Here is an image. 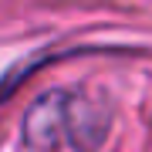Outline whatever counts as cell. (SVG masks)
I'll return each mask as SVG.
<instances>
[{
    "mask_svg": "<svg viewBox=\"0 0 152 152\" xmlns=\"http://www.w3.org/2000/svg\"><path fill=\"white\" fill-rule=\"evenodd\" d=\"M24 152H51L68 135V95L64 91H48L44 98L27 108L24 115Z\"/></svg>",
    "mask_w": 152,
    "mask_h": 152,
    "instance_id": "cell-1",
    "label": "cell"
},
{
    "mask_svg": "<svg viewBox=\"0 0 152 152\" xmlns=\"http://www.w3.org/2000/svg\"><path fill=\"white\" fill-rule=\"evenodd\" d=\"M108 132V112L95 98H68V139L78 152H91Z\"/></svg>",
    "mask_w": 152,
    "mask_h": 152,
    "instance_id": "cell-2",
    "label": "cell"
}]
</instances>
